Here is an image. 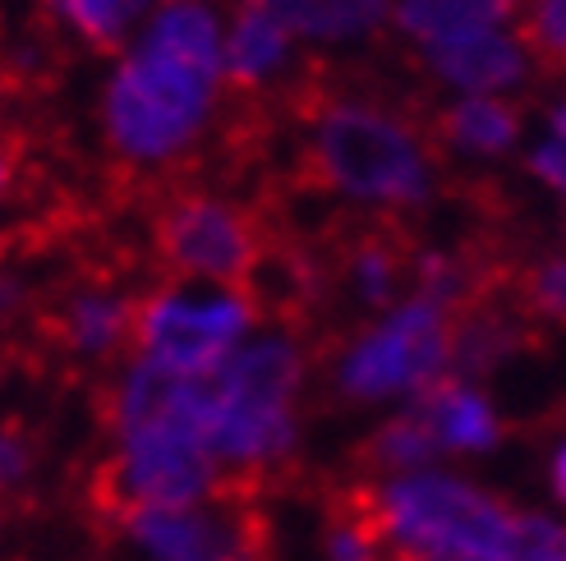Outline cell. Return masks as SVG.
I'll use <instances>...</instances> for the list:
<instances>
[{
  "label": "cell",
  "mask_w": 566,
  "mask_h": 561,
  "mask_svg": "<svg viewBox=\"0 0 566 561\" xmlns=\"http://www.w3.org/2000/svg\"><path fill=\"white\" fill-rule=\"evenodd\" d=\"M516 308L534 322L566 327V254L530 263L516 290Z\"/></svg>",
  "instance_id": "cell-21"
},
{
  "label": "cell",
  "mask_w": 566,
  "mask_h": 561,
  "mask_svg": "<svg viewBox=\"0 0 566 561\" xmlns=\"http://www.w3.org/2000/svg\"><path fill=\"white\" fill-rule=\"evenodd\" d=\"M134 308L138 295H129L116 276H70L33 304V346L38 354H55L65 363H106L134 346Z\"/></svg>",
  "instance_id": "cell-9"
},
{
  "label": "cell",
  "mask_w": 566,
  "mask_h": 561,
  "mask_svg": "<svg viewBox=\"0 0 566 561\" xmlns=\"http://www.w3.org/2000/svg\"><path fill=\"white\" fill-rule=\"evenodd\" d=\"M391 561H502L521 511L447 469H415L359 488Z\"/></svg>",
  "instance_id": "cell-4"
},
{
  "label": "cell",
  "mask_w": 566,
  "mask_h": 561,
  "mask_svg": "<svg viewBox=\"0 0 566 561\" xmlns=\"http://www.w3.org/2000/svg\"><path fill=\"white\" fill-rule=\"evenodd\" d=\"M530 176L557 193H566V97L548 106L544 138L530 148Z\"/></svg>",
  "instance_id": "cell-24"
},
{
  "label": "cell",
  "mask_w": 566,
  "mask_h": 561,
  "mask_svg": "<svg viewBox=\"0 0 566 561\" xmlns=\"http://www.w3.org/2000/svg\"><path fill=\"white\" fill-rule=\"evenodd\" d=\"M342 272H346V286L359 304L391 308V304H401L396 295H401V286L415 272V254L391 231H364L346 244Z\"/></svg>",
  "instance_id": "cell-16"
},
{
  "label": "cell",
  "mask_w": 566,
  "mask_h": 561,
  "mask_svg": "<svg viewBox=\"0 0 566 561\" xmlns=\"http://www.w3.org/2000/svg\"><path fill=\"white\" fill-rule=\"evenodd\" d=\"M457 363V308L410 290L364 327L332 363L336 396L355 405L415 401Z\"/></svg>",
  "instance_id": "cell-5"
},
{
  "label": "cell",
  "mask_w": 566,
  "mask_h": 561,
  "mask_svg": "<svg viewBox=\"0 0 566 561\" xmlns=\"http://www.w3.org/2000/svg\"><path fill=\"white\" fill-rule=\"evenodd\" d=\"M502 561H566V520L521 511L512 548H506Z\"/></svg>",
  "instance_id": "cell-23"
},
{
  "label": "cell",
  "mask_w": 566,
  "mask_h": 561,
  "mask_svg": "<svg viewBox=\"0 0 566 561\" xmlns=\"http://www.w3.org/2000/svg\"><path fill=\"white\" fill-rule=\"evenodd\" d=\"M308 354L291 331L249 336V341L198 378L203 442L221 474L235 484H263L300 452V396Z\"/></svg>",
  "instance_id": "cell-2"
},
{
  "label": "cell",
  "mask_w": 566,
  "mask_h": 561,
  "mask_svg": "<svg viewBox=\"0 0 566 561\" xmlns=\"http://www.w3.org/2000/svg\"><path fill=\"white\" fill-rule=\"evenodd\" d=\"M148 561H249L263 557V520L249 507L244 484L221 488L193 507H144L106 520Z\"/></svg>",
  "instance_id": "cell-8"
},
{
  "label": "cell",
  "mask_w": 566,
  "mask_h": 561,
  "mask_svg": "<svg viewBox=\"0 0 566 561\" xmlns=\"http://www.w3.org/2000/svg\"><path fill=\"white\" fill-rule=\"evenodd\" d=\"M28 308V299H23V280L14 276V272H0V331H6L19 314Z\"/></svg>",
  "instance_id": "cell-27"
},
{
  "label": "cell",
  "mask_w": 566,
  "mask_h": 561,
  "mask_svg": "<svg viewBox=\"0 0 566 561\" xmlns=\"http://www.w3.org/2000/svg\"><path fill=\"white\" fill-rule=\"evenodd\" d=\"M521 42L548 70H566V0H525Z\"/></svg>",
  "instance_id": "cell-22"
},
{
  "label": "cell",
  "mask_w": 566,
  "mask_h": 561,
  "mask_svg": "<svg viewBox=\"0 0 566 561\" xmlns=\"http://www.w3.org/2000/svg\"><path fill=\"white\" fill-rule=\"evenodd\" d=\"M221 46L212 0H161L148 14L102 93V138L125 171H171L208 138L226 93Z\"/></svg>",
  "instance_id": "cell-1"
},
{
  "label": "cell",
  "mask_w": 566,
  "mask_h": 561,
  "mask_svg": "<svg viewBox=\"0 0 566 561\" xmlns=\"http://www.w3.org/2000/svg\"><path fill=\"white\" fill-rule=\"evenodd\" d=\"M23 171H28V144L23 134L14 129H0V203L23 184Z\"/></svg>",
  "instance_id": "cell-26"
},
{
  "label": "cell",
  "mask_w": 566,
  "mask_h": 561,
  "mask_svg": "<svg viewBox=\"0 0 566 561\" xmlns=\"http://www.w3.org/2000/svg\"><path fill=\"white\" fill-rule=\"evenodd\" d=\"M295 61V38L276 14L259 6H240L226 23V46H221V74L226 88L240 97H259L272 83L286 78Z\"/></svg>",
  "instance_id": "cell-11"
},
{
  "label": "cell",
  "mask_w": 566,
  "mask_h": 561,
  "mask_svg": "<svg viewBox=\"0 0 566 561\" xmlns=\"http://www.w3.org/2000/svg\"><path fill=\"white\" fill-rule=\"evenodd\" d=\"M433 428L442 456H489L502 446V414L470 378H442L410 401Z\"/></svg>",
  "instance_id": "cell-12"
},
{
  "label": "cell",
  "mask_w": 566,
  "mask_h": 561,
  "mask_svg": "<svg viewBox=\"0 0 566 561\" xmlns=\"http://www.w3.org/2000/svg\"><path fill=\"white\" fill-rule=\"evenodd\" d=\"M19 359H23V350H14V346H0V382L10 378V369H14Z\"/></svg>",
  "instance_id": "cell-29"
},
{
  "label": "cell",
  "mask_w": 566,
  "mask_h": 561,
  "mask_svg": "<svg viewBox=\"0 0 566 561\" xmlns=\"http://www.w3.org/2000/svg\"><path fill=\"white\" fill-rule=\"evenodd\" d=\"M433 138L374 97H314L304 166L318 189L369 212H419L438 193Z\"/></svg>",
  "instance_id": "cell-3"
},
{
  "label": "cell",
  "mask_w": 566,
  "mask_h": 561,
  "mask_svg": "<svg viewBox=\"0 0 566 561\" xmlns=\"http://www.w3.org/2000/svg\"><path fill=\"white\" fill-rule=\"evenodd\" d=\"M548 484H553V497L566 507V428L557 433L553 452H548Z\"/></svg>",
  "instance_id": "cell-28"
},
{
  "label": "cell",
  "mask_w": 566,
  "mask_h": 561,
  "mask_svg": "<svg viewBox=\"0 0 566 561\" xmlns=\"http://www.w3.org/2000/svg\"><path fill=\"white\" fill-rule=\"evenodd\" d=\"M423 70L447 83L457 97H512L534 70V55L512 28L474 33L423 51Z\"/></svg>",
  "instance_id": "cell-10"
},
{
  "label": "cell",
  "mask_w": 566,
  "mask_h": 561,
  "mask_svg": "<svg viewBox=\"0 0 566 561\" xmlns=\"http://www.w3.org/2000/svg\"><path fill=\"white\" fill-rule=\"evenodd\" d=\"M521 129L525 120L512 97H457L438 110L433 148L474 161H497L521 144Z\"/></svg>",
  "instance_id": "cell-14"
},
{
  "label": "cell",
  "mask_w": 566,
  "mask_h": 561,
  "mask_svg": "<svg viewBox=\"0 0 566 561\" xmlns=\"http://www.w3.org/2000/svg\"><path fill=\"white\" fill-rule=\"evenodd\" d=\"M153 10H157V0H46L51 23L70 42L102 51V55L134 42Z\"/></svg>",
  "instance_id": "cell-17"
},
{
  "label": "cell",
  "mask_w": 566,
  "mask_h": 561,
  "mask_svg": "<svg viewBox=\"0 0 566 561\" xmlns=\"http://www.w3.org/2000/svg\"><path fill=\"white\" fill-rule=\"evenodd\" d=\"M525 346V314L516 308H502L493 299H474L457 314V363L451 373L457 378H474L489 373L493 363H502L506 354H516Z\"/></svg>",
  "instance_id": "cell-18"
},
{
  "label": "cell",
  "mask_w": 566,
  "mask_h": 561,
  "mask_svg": "<svg viewBox=\"0 0 566 561\" xmlns=\"http://www.w3.org/2000/svg\"><path fill=\"white\" fill-rule=\"evenodd\" d=\"M249 561H268V557H249Z\"/></svg>",
  "instance_id": "cell-30"
},
{
  "label": "cell",
  "mask_w": 566,
  "mask_h": 561,
  "mask_svg": "<svg viewBox=\"0 0 566 561\" xmlns=\"http://www.w3.org/2000/svg\"><path fill=\"white\" fill-rule=\"evenodd\" d=\"M253 322H259V299L249 290L166 280L138 295L134 359L171 378H203L249 341Z\"/></svg>",
  "instance_id": "cell-6"
},
{
  "label": "cell",
  "mask_w": 566,
  "mask_h": 561,
  "mask_svg": "<svg viewBox=\"0 0 566 561\" xmlns=\"http://www.w3.org/2000/svg\"><path fill=\"white\" fill-rule=\"evenodd\" d=\"M157 267L198 286L249 290L259 280L272 240L244 203L212 189H171L153 212Z\"/></svg>",
  "instance_id": "cell-7"
},
{
  "label": "cell",
  "mask_w": 566,
  "mask_h": 561,
  "mask_svg": "<svg viewBox=\"0 0 566 561\" xmlns=\"http://www.w3.org/2000/svg\"><path fill=\"white\" fill-rule=\"evenodd\" d=\"M525 0H391V23L410 46L433 51L474 33L521 23Z\"/></svg>",
  "instance_id": "cell-13"
},
{
  "label": "cell",
  "mask_w": 566,
  "mask_h": 561,
  "mask_svg": "<svg viewBox=\"0 0 566 561\" xmlns=\"http://www.w3.org/2000/svg\"><path fill=\"white\" fill-rule=\"evenodd\" d=\"M438 456H442V446H438L433 428L423 424V414L415 405H406V410H396L391 419H382V424L364 437V446H359V461L369 465L374 474H382V479L415 474V469H433Z\"/></svg>",
  "instance_id": "cell-19"
},
{
  "label": "cell",
  "mask_w": 566,
  "mask_h": 561,
  "mask_svg": "<svg viewBox=\"0 0 566 561\" xmlns=\"http://www.w3.org/2000/svg\"><path fill=\"white\" fill-rule=\"evenodd\" d=\"M38 465V437L23 424H0V493L19 488Z\"/></svg>",
  "instance_id": "cell-25"
},
{
  "label": "cell",
  "mask_w": 566,
  "mask_h": 561,
  "mask_svg": "<svg viewBox=\"0 0 566 561\" xmlns=\"http://www.w3.org/2000/svg\"><path fill=\"white\" fill-rule=\"evenodd\" d=\"M240 6H259L276 14L300 42H364L374 38L382 23H391V0H240Z\"/></svg>",
  "instance_id": "cell-15"
},
{
  "label": "cell",
  "mask_w": 566,
  "mask_h": 561,
  "mask_svg": "<svg viewBox=\"0 0 566 561\" xmlns=\"http://www.w3.org/2000/svg\"><path fill=\"white\" fill-rule=\"evenodd\" d=\"M327 561H391L359 488L327 516Z\"/></svg>",
  "instance_id": "cell-20"
}]
</instances>
